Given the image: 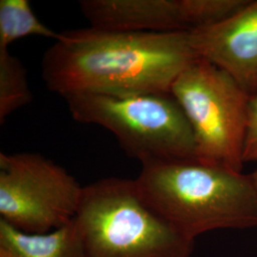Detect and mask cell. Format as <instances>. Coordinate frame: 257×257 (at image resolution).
Masks as SVG:
<instances>
[{
    "instance_id": "cell-6",
    "label": "cell",
    "mask_w": 257,
    "mask_h": 257,
    "mask_svg": "<svg viewBox=\"0 0 257 257\" xmlns=\"http://www.w3.org/2000/svg\"><path fill=\"white\" fill-rule=\"evenodd\" d=\"M83 187L64 168L34 153L0 154V218L27 233L74 220Z\"/></svg>"
},
{
    "instance_id": "cell-14",
    "label": "cell",
    "mask_w": 257,
    "mask_h": 257,
    "mask_svg": "<svg viewBox=\"0 0 257 257\" xmlns=\"http://www.w3.org/2000/svg\"><path fill=\"white\" fill-rule=\"evenodd\" d=\"M250 177H251L252 183H253V186L255 188V191H256L257 193V167L256 169L252 172V174H250Z\"/></svg>"
},
{
    "instance_id": "cell-4",
    "label": "cell",
    "mask_w": 257,
    "mask_h": 257,
    "mask_svg": "<svg viewBox=\"0 0 257 257\" xmlns=\"http://www.w3.org/2000/svg\"><path fill=\"white\" fill-rule=\"evenodd\" d=\"M64 99L74 120L110 131L141 166L195 159L193 130L172 94H76Z\"/></svg>"
},
{
    "instance_id": "cell-10",
    "label": "cell",
    "mask_w": 257,
    "mask_h": 257,
    "mask_svg": "<svg viewBox=\"0 0 257 257\" xmlns=\"http://www.w3.org/2000/svg\"><path fill=\"white\" fill-rule=\"evenodd\" d=\"M46 37L57 40L60 34L43 24L28 0H0V50L23 37Z\"/></svg>"
},
{
    "instance_id": "cell-2",
    "label": "cell",
    "mask_w": 257,
    "mask_h": 257,
    "mask_svg": "<svg viewBox=\"0 0 257 257\" xmlns=\"http://www.w3.org/2000/svg\"><path fill=\"white\" fill-rule=\"evenodd\" d=\"M136 182L148 207L193 240L212 230L257 227L250 175L189 159L141 166Z\"/></svg>"
},
{
    "instance_id": "cell-13",
    "label": "cell",
    "mask_w": 257,
    "mask_h": 257,
    "mask_svg": "<svg viewBox=\"0 0 257 257\" xmlns=\"http://www.w3.org/2000/svg\"><path fill=\"white\" fill-rule=\"evenodd\" d=\"M243 158L245 163H257V93L251 96L249 102L248 128Z\"/></svg>"
},
{
    "instance_id": "cell-12",
    "label": "cell",
    "mask_w": 257,
    "mask_h": 257,
    "mask_svg": "<svg viewBox=\"0 0 257 257\" xmlns=\"http://www.w3.org/2000/svg\"><path fill=\"white\" fill-rule=\"evenodd\" d=\"M250 0H180L184 19L190 31L212 26L244 9Z\"/></svg>"
},
{
    "instance_id": "cell-8",
    "label": "cell",
    "mask_w": 257,
    "mask_h": 257,
    "mask_svg": "<svg viewBox=\"0 0 257 257\" xmlns=\"http://www.w3.org/2000/svg\"><path fill=\"white\" fill-rule=\"evenodd\" d=\"M91 27L117 33L189 32L180 0H81Z\"/></svg>"
},
{
    "instance_id": "cell-11",
    "label": "cell",
    "mask_w": 257,
    "mask_h": 257,
    "mask_svg": "<svg viewBox=\"0 0 257 257\" xmlns=\"http://www.w3.org/2000/svg\"><path fill=\"white\" fill-rule=\"evenodd\" d=\"M32 100L25 67L8 49L0 50V124L3 125L8 115Z\"/></svg>"
},
{
    "instance_id": "cell-7",
    "label": "cell",
    "mask_w": 257,
    "mask_h": 257,
    "mask_svg": "<svg viewBox=\"0 0 257 257\" xmlns=\"http://www.w3.org/2000/svg\"><path fill=\"white\" fill-rule=\"evenodd\" d=\"M195 54L227 72L250 96L257 93V0L229 19L188 32Z\"/></svg>"
},
{
    "instance_id": "cell-5",
    "label": "cell",
    "mask_w": 257,
    "mask_h": 257,
    "mask_svg": "<svg viewBox=\"0 0 257 257\" xmlns=\"http://www.w3.org/2000/svg\"><path fill=\"white\" fill-rule=\"evenodd\" d=\"M172 95L193 130L195 159L242 173L248 92L227 72L198 56L177 77Z\"/></svg>"
},
{
    "instance_id": "cell-3",
    "label": "cell",
    "mask_w": 257,
    "mask_h": 257,
    "mask_svg": "<svg viewBox=\"0 0 257 257\" xmlns=\"http://www.w3.org/2000/svg\"><path fill=\"white\" fill-rule=\"evenodd\" d=\"M74 222L86 257H191L194 241L141 198L136 179L108 177L83 187Z\"/></svg>"
},
{
    "instance_id": "cell-9",
    "label": "cell",
    "mask_w": 257,
    "mask_h": 257,
    "mask_svg": "<svg viewBox=\"0 0 257 257\" xmlns=\"http://www.w3.org/2000/svg\"><path fill=\"white\" fill-rule=\"evenodd\" d=\"M0 257H86L74 220L47 233H27L0 218Z\"/></svg>"
},
{
    "instance_id": "cell-1",
    "label": "cell",
    "mask_w": 257,
    "mask_h": 257,
    "mask_svg": "<svg viewBox=\"0 0 257 257\" xmlns=\"http://www.w3.org/2000/svg\"><path fill=\"white\" fill-rule=\"evenodd\" d=\"M198 57L188 32L117 33L93 28L60 34L42 58L49 91L130 96L172 94L177 77Z\"/></svg>"
}]
</instances>
